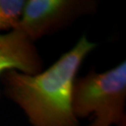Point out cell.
Masks as SVG:
<instances>
[{
    "instance_id": "cell-5",
    "label": "cell",
    "mask_w": 126,
    "mask_h": 126,
    "mask_svg": "<svg viewBox=\"0 0 126 126\" xmlns=\"http://www.w3.org/2000/svg\"><path fill=\"white\" fill-rule=\"evenodd\" d=\"M26 0H0V33L16 28Z\"/></svg>"
},
{
    "instance_id": "cell-3",
    "label": "cell",
    "mask_w": 126,
    "mask_h": 126,
    "mask_svg": "<svg viewBox=\"0 0 126 126\" xmlns=\"http://www.w3.org/2000/svg\"><path fill=\"white\" fill-rule=\"evenodd\" d=\"M97 0H26L16 28L33 42L70 26L97 11Z\"/></svg>"
},
{
    "instance_id": "cell-1",
    "label": "cell",
    "mask_w": 126,
    "mask_h": 126,
    "mask_svg": "<svg viewBox=\"0 0 126 126\" xmlns=\"http://www.w3.org/2000/svg\"><path fill=\"white\" fill-rule=\"evenodd\" d=\"M97 47L82 35L47 69L34 75L16 70L0 76L4 95L21 109L31 126H79L72 110V90L86 57Z\"/></svg>"
},
{
    "instance_id": "cell-2",
    "label": "cell",
    "mask_w": 126,
    "mask_h": 126,
    "mask_svg": "<svg viewBox=\"0 0 126 126\" xmlns=\"http://www.w3.org/2000/svg\"><path fill=\"white\" fill-rule=\"evenodd\" d=\"M71 104L79 120L92 117L89 126H126V62L77 77Z\"/></svg>"
},
{
    "instance_id": "cell-4",
    "label": "cell",
    "mask_w": 126,
    "mask_h": 126,
    "mask_svg": "<svg viewBox=\"0 0 126 126\" xmlns=\"http://www.w3.org/2000/svg\"><path fill=\"white\" fill-rule=\"evenodd\" d=\"M43 67L44 61L34 42L21 31L0 33V76L9 70L34 75Z\"/></svg>"
}]
</instances>
